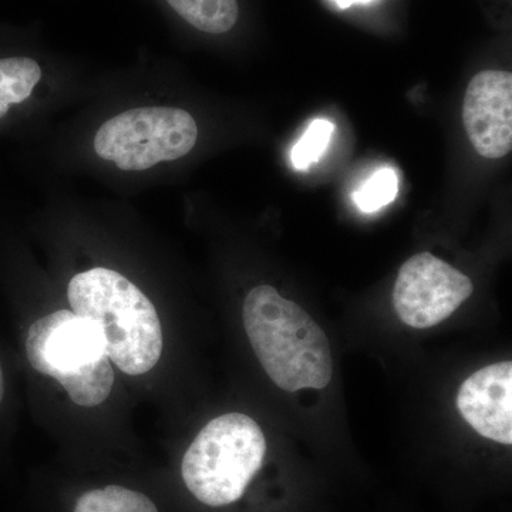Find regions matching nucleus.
Here are the masks:
<instances>
[{
    "label": "nucleus",
    "instance_id": "nucleus-1",
    "mask_svg": "<svg viewBox=\"0 0 512 512\" xmlns=\"http://www.w3.org/2000/svg\"><path fill=\"white\" fill-rule=\"evenodd\" d=\"M244 326L256 357L279 389H323L332 380V352L325 332L272 286H256L248 293Z\"/></svg>",
    "mask_w": 512,
    "mask_h": 512
},
{
    "label": "nucleus",
    "instance_id": "nucleus-2",
    "mask_svg": "<svg viewBox=\"0 0 512 512\" xmlns=\"http://www.w3.org/2000/svg\"><path fill=\"white\" fill-rule=\"evenodd\" d=\"M70 306L92 322L110 362L121 372H150L163 352V329L150 299L119 272L94 268L74 276L67 289Z\"/></svg>",
    "mask_w": 512,
    "mask_h": 512
},
{
    "label": "nucleus",
    "instance_id": "nucleus-3",
    "mask_svg": "<svg viewBox=\"0 0 512 512\" xmlns=\"http://www.w3.org/2000/svg\"><path fill=\"white\" fill-rule=\"evenodd\" d=\"M30 365L53 377L82 407H94L110 396L113 366L99 329L73 311H57L36 320L26 339Z\"/></svg>",
    "mask_w": 512,
    "mask_h": 512
},
{
    "label": "nucleus",
    "instance_id": "nucleus-4",
    "mask_svg": "<svg viewBox=\"0 0 512 512\" xmlns=\"http://www.w3.org/2000/svg\"><path fill=\"white\" fill-rule=\"evenodd\" d=\"M265 454V436L254 419L224 414L211 420L185 453L184 483L202 504L224 507L244 495Z\"/></svg>",
    "mask_w": 512,
    "mask_h": 512
},
{
    "label": "nucleus",
    "instance_id": "nucleus-5",
    "mask_svg": "<svg viewBox=\"0 0 512 512\" xmlns=\"http://www.w3.org/2000/svg\"><path fill=\"white\" fill-rule=\"evenodd\" d=\"M197 140V123L188 111L140 107L107 120L94 137V151L120 170L144 171L187 156Z\"/></svg>",
    "mask_w": 512,
    "mask_h": 512
},
{
    "label": "nucleus",
    "instance_id": "nucleus-6",
    "mask_svg": "<svg viewBox=\"0 0 512 512\" xmlns=\"http://www.w3.org/2000/svg\"><path fill=\"white\" fill-rule=\"evenodd\" d=\"M473 291L468 276L430 252H421L400 268L393 305L400 320L410 328H433L450 318Z\"/></svg>",
    "mask_w": 512,
    "mask_h": 512
},
{
    "label": "nucleus",
    "instance_id": "nucleus-7",
    "mask_svg": "<svg viewBox=\"0 0 512 512\" xmlns=\"http://www.w3.org/2000/svg\"><path fill=\"white\" fill-rule=\"evenodd\" d=\"M463 123L474 150L497 160L512 148V74L484 70L471 79L463 103Z\"/></svg>",
    "mask_w": 512,
    "mask_h": 512
},
{
    "label": "nucleus",
    "instance_id": "nucleus-8",
    "mask_svg": "<svg viewBox=\"0 0 512 512\" xmlns=\"http://www.w3.org/2000/svg\"><path fill=\"white\" fill-rule=\"evenodd\" d=\"M458 412L478 434L500 444L512 443V363L483 367L461 384Z\"/></svg>",
    "mask_w": 512,
    "mask_h": 512
},
{
    "label": "nucleus",
    "instance_id": "nucleus-9",
    "mask_svg": "<svg viewBox=\"0 0 512 512\" xmlns=\"http://www.w3.org/2000/svg\"><path fill=\"white\" fill-rule=\"evenodd\" d=\"M42 79V67L26 56L0 57V121L9 116L13 106L30 99Z\"/></svg>",
    "mask_w": 512,
    "mask_h": 512
},
{
    "label": "nucleus",
    "instance_id": "nucleus-10",
    "mask_svg": "<svg viewBox=\"0 0 512 512\" xmlns=\"http://www.w3.org/2000/svg\"><path fill=\"white\" fill-rule=\"evenodd\" d=\"M195 29L211 35H222L234 28L239 16L237 0H167Z\"/></svg>",
    "mask_w": 512,
    "mask_h": 512
},
{
    "label": "nucleus",
    "instance_id": "nucleus-11",
    "mask_svg": "<svg viewBox=\"0 0 512 512\" xmlns=\"http://www.w3.org/2000/svg\"><path fill=\"white\" fill-rule=\"evenodd\" d=\"M74 512H158L156 504L147 495L110 485L92 490L77 500Z\"/></svg>",
    "mask_w": 512,
    "mask_h": 512
},
{
    "label": "nucleus",
    "instance_id": "nucleus-12",
    "mask_svg": "<svg viewBox=\"0 0 512 512\" xmlns=\"http://www.w3.org/2000/svg\"><path fill=\"white\" fill-rule=\"evenodd\" d=\"M397 191H399V180H397L396 171L386 167L370 175L365 183L353 192L352 198L360 211L372 214L396 200Z\"/></svg>",
    "mask_w": 512,
    "mask_h": 512
},
{
    "label": "nucleus",
    "instance_id": "nucleus-13",
    "mask_svg": "<svg viewBox=\"0 0 512 512\" xmlns=\"http://www.w3.org/2000/svg\"><path fill=\"white\" fill-rule=\"evenodd\" d=\"M335 126L326 119H316L309 124L308 130L299 138L291 151V163L298 171H306L312 164L318 163L328 150Z\"/></svg>",
    "mask_w": 512,
    "mask_h": 512
},
{
    "label": "nucleus",
    "instance_id": "nucleus-14",
    "mask_svg": "<svg viewBox=\"0 0 512 512\" xmlns=\"http://www.w3.org/2000/svg\"><path fill=\"white\" fill-rule=\"evenodd\" d=\"M332 2H335L340 9H348L350 6L355 5V3L366 5V3L373 2V0H332Z\"/></svg>",
    "mask_w": 512,
    "mask_h": 512
},
{
    "label": "nucleus",
    "instance_id": "nucleus-15",
    "mask_svg": "<svg viewBox=\"0 0 512 512\" xmlns=\"http://www.w3.org/2000/svg\"><path fill=\"white\" fill-rule=\"evenodd\" d=\"M3 394H5V383H3V372L2 367H0V403H2Z\"/></svg>",
    "mask_w": 512,
    "mask_h": 512
}]
</instances>
